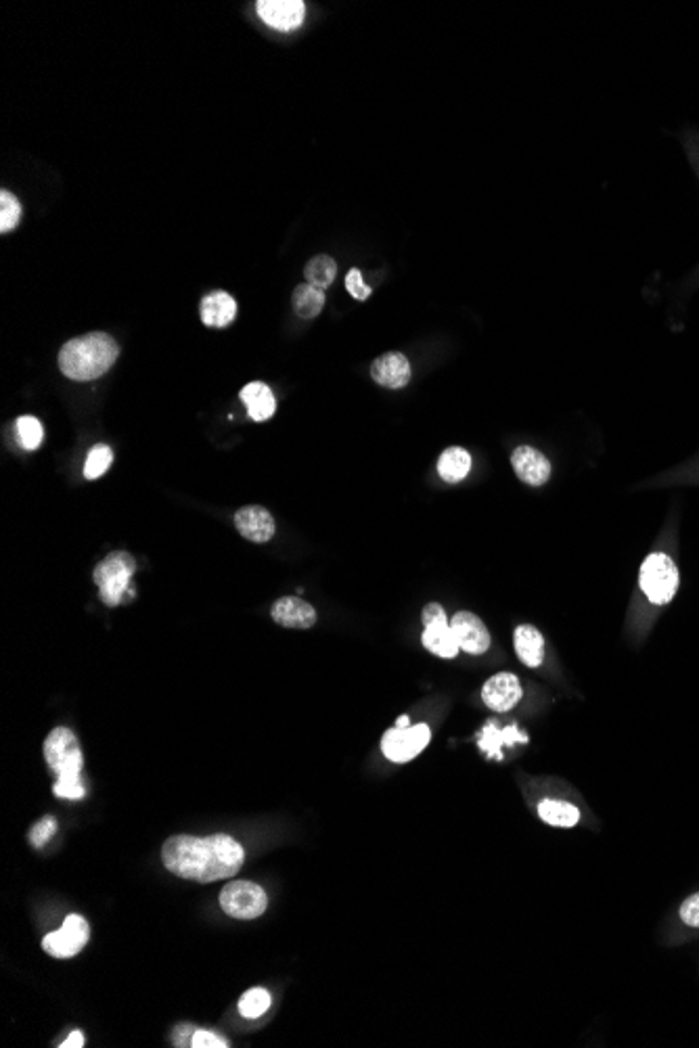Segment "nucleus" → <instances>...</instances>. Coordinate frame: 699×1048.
I'll use <instances>...</instances> for the list:
<instances>
[{"label":"nucleus","mask_w":699,"mask_h":1048,"mask_svg":"<svg viewBox=\"0 0 699 1048\" xmlns=\"http://www.w3.org/2000/svg\"><path fill=\"white\" fill-rule=\"evenodd\" d=\"M164 867L180 877L197 883H212L235 877L243 862L245 850L231 835H174L162 846Z\"/></svg>","instance_id":"nucleus-1"},{"label":"nucleus","mask_w":699,"mask_h":1048,"mask_svg":"<svg viewBox=\"0 0 699 1048\" xmlns=\"http://www.w3.org/2000/svg\"><path fill=\"white\" fill-rule=\"evenodd\" d=\"M118 341L101 331L74 337L59 352V369L72 381L103 377L118 360Z\"/></svg>","instance_id":"nucleus-2"},{"label":"nucleus","mask_w":699,"mask_h":1048,"mask_svg":"<svg viewBox=\"0 0 699 1048\" xmlns=\"http://www.w3.org/2000/svg\"><path fill=\"white\" fill-rule=\"evenodd\" d=\"M137 572V561L126 551L109 553L95 567V584L99 586V597L105 605L116 607L132 597V576Z\"/></svg>","instance_id":"nucleus-3"},{"label":"nucleus","mask_w":699,"mask_h":1048,"mask_svg":"<svg viewBox=\"0 0 699 1048\" xmlns=\"http://www.w3.org/2000/svg\"><path fill=\"white\" fill-rule=\"evenodd\" d=\"M679 569L666 553H651L639 572V586L653 605H666L679 590Z\"/></svg>","instance_id":"nucleus-4"},{"label":"nucleus","mask_w":699,"mask_h":1048,"mask_svg":"<svg viewBox=\"0 0 699 1048\" xmlns=\"http://www.w3.org/2000/svg\"><path fill=\"white\" fill-rule=\"evenodd\" d=\"M220 906L224 913L233 919L252 921L264 915L268 906V896L258 883L235 879L222 887Z\"/></svg>","instance_id":"nucleus-5"},{"label":"nucleus","mask_w":699,"mask_h":1048,"mask_svg":"<svg viewBox=\"0 0 699 1048\" xmlns=\"http://www.w3.org/2000/svg\"><path fill=\"white\" fill-rule=\"evenodd\" d=\"M44 760L57 777L67 774H80L84 766V756L78 737L65 726H57L55 731L44 741Z\"/></svg>","instance_id":"nucleus-6"},{"label":"nucleus","mask_w":699,"mask_h":1048,"mask_svg":"<svg viewBox=\"0 0 699 1048\" xmlns=\"http://www.w3.org/2000/svg\"><path fill=\"white\" fill-rule=\"evenodd\" d=\"M423 634H421V643L423 647L442 657V659H455L457 653L461 651L457 639H455V632L453 628H450L448 620H446V613L442 609L440 603H430L425 605L423 609Z\"/></svg>","instance_id":"nucleus-7"},{"label":"nucleus","mask_w":699,"mask_h":1048,"mask_svg":"<svg viewBox=\"0 0 699 1048\" xmlns=\"http://www.w3.org/2000/svg\"><path fill=\"white\" fill-rule=\"evenodd\" d=\"M432 739V731L427 724H415L404 728H390L381 739V751L390 762L404 764L417 758Z\"/></svg>","instance_id":"nucleus-8"},{"label":"nucleus","mask_w":699,"mask_h":1048,"mask_svg":"<svg viewBox=\"0 0 699 1048\" xmlns=\"http://www.w3.org/2000/svg\"><path fill=\"white\" fill-rule=\"evenodd\" d=\"M88 938L90 927L86 919L80 915H70L57 931L44 936L42 950L55 956V959H72V956H76L86 946Z\"/></svg>","instance_id":"nucleus-9"},{"label":"nucleus","mask_w":699,"mask_h":1048,"mask_svg":"<svg viewBox=\"0 0 699 1048\" xmlns=\"http://www.w3.org/2000/svg\"><path fill=\"white\" fill-rule=\"evenodd\" d=\"M522 682L511 672H499L486 680L482 687V699L492 712H509L522 701Z\"/></svg>","instance_id":"nucleus-10"},{"label":"nucleus","mask_w":699,"mask_h":1048,"mask_svg":"<svg viewBox=\"0 0 699 1048\" xmlns=\"http://www.w3.org/2000/svg\"><path fill=\"white\" fill-rule=\"evenodd\" d=\"M459 647L469 655H484L490 649V632L486 624L471 611H459L450 620Z\"/></svg>","instance_id":"nucleus-11"},{"label":"nucleus","mask_w":699,"mask_h":1048,"mask_svg":"<svg viewBox=\"0 0 699 1048\" xmlns=\"http://www.w3.org/2000/svg\"><path fill=\"white\" fill-rule=\"evenodd\" d=\"M256 11L266 26L279 32L298 30L306 17V5L302 0H260Z\"/></svg>","instance_id":"nucleus-12"},{"label":"nucleus","mask_w":699,"mask_h":1048,"mask_svg":"<svg viewBox=\"0 0 699 1048\" xmlns=\"http://www.w3.org/2000/svg\"><path fill=\"white\" fill-rule=\"evenodd\" d=\"M511 467L520 480L532 488H540L549 482L551 463L543 452L532 446H517L511 454Z\"/></svg>","instance_id":"nucleus-13"},{"label":"nucleus","mask_w":699,"mask_h":1048,"mask_svg":"<svg viewBox=\"0 0 699 1048\" xmlns=\"http://www.w3.org/2000/svg\"><path fill=\"white\" fill-rule=\"evenodd\" d=\"M371 377L377 385L388 387V390H402L404 385H409L413 369L407 356L400 352H388L373 360Z\"/></svg>","instance_id":"nucleus-14"},{"label":"nucleus","mask_w":699,"mask_h":1048,"mask_svg":"<svg viewBox=\"0 0 699 1048\" xmlns=\"http://www.w3.org/2000/svg\"><path fill=\"white\" fill-rule=\"evenodd\" d=\"M235 528L245 540L256 542V544L268 542L277 532L273 515H270L264 507H256V505L241 507L235 513Z\"/></svg>","instance_id":"nucleus-15"},{"label":"nucleus","mask_w":699,"mask_h":1048,"mask_svg":"<svg viewBox=\"0 0 699 1048\" xmlns=\"http://www.w3.org/2000/svg\"><path fill=\"white\" fill-rule=\"evenodd\" d=\"M270 615L283 628L308 630L317 624V609L300 597H281L270 609Z\"/></svg>","instance_id":"nucleus-16"},{"label":"nucleus","mask_w":699,"mask_h":1048,"mask_svg":"<svg viewBox=\"0 0 699 1048\" xmlns=\"http://www.w3.org/2000/svg\"><path fill=\"white\" fill-rule=\"evenodd\" d=\"M237 302L227 291H212L199 304L201 323L210 329L229 327L235 321Z\"/></svg>","instance_id":"nucleus-17"},{"label":"nucleus","mask_w":699,"mask_h":1048,"mask_svg":"<svg viewBox=\"0 0 699 1048\" xmlns=\"http://www.w3.org/2000/svg\"><path fill=\"white\" fill-rule=\"evenodd\" d=\"M513 645L520 662L526 668H538L545 662V639L534 626L522 624L513 632Z\"/></svg>","instance_id":"nucleus-18"},{"label":"nucleus","mask_w":699,"mask_h":1048,"mask_svg":"<svg viewBox=\"0 0 699 1048\" xmlns=\"http://www.w3.org/2000/svg\"><path fill=\"white\" fill-rule=\"evenodd\" d=\"M239 396L247 408V415H250L254 421L262 423L275 415L277 400L266 383H260V381L247 383Z\"/></svg>","instance_id":"nucleus-19"},{"label":"nucleus","mask_w":699,"mask_h":1048,"mask_svg":"<svg viewBox=\"0 0 699 1048\" xmlns=\"http://www.w3.org/2000/svg\"><path fill=\"white\" fill-rule=\"evenodd\" d=\"M471 469V454L461 446L446 448L438 459V473L444 482L459 484Z\"/></svg>","instance_id":"nucleus-20"},{"label":"nucleus","mask_w":699,"mask_h":1048,"mask_svg":"<svg viewBox=\"0 0 699 1048\" xmlns=\"http://www.w3.org/2000/svg\"><path fill=\"white\" fill-rule=\"evenodd\" d=\"M291 306H293V312H296L300 318H306V321H310V318H317L325 308V289H319L310 283H302L293 289Z\"/></svg>","instance_id":"nucleus-21"},{"label":"nucleus","mask_w":699,"mask_h":1048,"mask_svg":"<svg viewBox=\"0 0 699 1048\" xmlns=\"http://www.w3.org/2000/svg\"><path fill=\"white\" fill-rule=\"evenodd\" d=\"M536 810L547 825L557 829H572L580 820V810L574 804L563 800H543Z\"/></svg>","instance_id":"nucleus-22"},{"label":"nucleus","mask_w":699,"mask_h":1048,"mask_svg":"<svg viewBox=\"0 0 699 1048\" xmlns=\"http://www.w3.org/2000/svg\"><path fill=\"white\" fill-rule=\"evenodd\" d=\"M335 275H337V264L331 256H314L304 268L306 283L319 287V289H327L335 281Z\"/></svg>","instance_id":"nucleus-23"},{"label":"nucleus","mask_w":699,"mask_h":1048,"mask_svg":"<svg viewBox=\"0 0 699 1048\" xmlns=\"http://www.w3.org/2000/svg\"><path fill=\"white\" fill-rule=\"evenodd\" d=\"M268 1009H270V994L264 988H252L239 998V1013L245 1019H258Z\"/></svg>","instance_id":"nucleus-24"},{"label":"nucleus","mask_w":699,"mask_h":1048,"mask_svg":"<svg viewBox=\"0 0 699 1048\" xmlns=\"http://www.w3.org/2000/svg\"><path fill=\"white\" fill-rule=\"evenodd\" d=\"M114 463V452L109 446L99 444L88 452V459L84 465V477L86 480H99V477Z\"/></svg>","instance_id":"nucleus-25"},{"label":"nucleus","mask_w":699,"mask_h":1048,"mask_svg":"<svg viewBox=\"0 0 699 1048\" xmlns=\"http://www.w3.org/2000/svg\"><path fill=\"white\" fill-rule=\"evenodd\" d=\"M15 429H17L21 446H24L26 450H36L42 444L44 429L36 417H19L15 423Z\"/></svg>","instance_id":"nucleus-26"},{"label":"nucleus","mask_w":699,"mask_h":1048,"mask_svg":"<svg viewBox=\"0 0 699 1048\" xmlns=\"http://www.w3.org/2000/svg\"><path fill=\"white\" fill-rule=\"evenodd\" d=\"M21 220V203L11 191L0 193V233H9Z\"/></svg>","instance_id":"nucleus-27"},{"label":"nucleus","mask_w":699,"mask_h":1048,"mask_svg":"<svg viewBox=\"0 0 699 1048\" xmlns=\"http://www.w3.org/2000/svg\"><path fill=\"white\" fill-rule=\"evenodd\" d=\"M55 795L61 800H82L84 797V785L80 781V774H67V777H57V783L53 787Z\"/></svg>","instance_id":"nucleus-28"},{"label":"nucleus","mask_w":699,"mask_h":1048,"mask_svg":"<svg viewBox=\"0 0 699 1048\" xmlns=\"http://www.w3.org/2000/svg\"><path fill=\"white\" fill-rule=\"evenodd\" d=\"M346 289H348V293L352 295L354 300L365 302V300L371 298V287L365 283V279H363V275H360L358 268H352L346 275Z\"/></svg>","instance_id":"nucleus-29"},{"label":"nucleus","mask_w":699,"mask_h":1048,"mask_svg":"<svg viewBox=\"0 0 699 1048\" xmlns=\"http://www.w3.org/2000/svg\"><path fill=\"white\" fill-rule=\"evenodd\" d=\"M55 831H57L55 818H53V816H44V818L40 820V823H36V827L32 829V833H30V841H32V844H34L36 848H42V846L47 844V841L55 835Z\"/></svg>","instance_id":"nucleus-30"},{"label":"nucleus","mask_w":699,"mask_h":1048,"mask_svg":"<svg viewBox=\"0 0 699 1048\" xmlns=\"http://www.w3.org/2000/svg\"><path fill=\"white\" fill-rule=\"evenodd\" d=\"M191 1046L193 1048H227L229 1042L224 1040L222 1036L214 1034V1032H208V1030H195L193 1038H191Z\"/></svg>","instance_id":"nucleus-31"},{"label":"nucleus","mask_w":699,"mask_h":1048,"mask_svg":"<svg viewBox=\"0 0 699 1048\" xmlns=\"http://www.w3.org/2000/svg\"><path fill=\"white\" fill-rule=\"evenodd\" d=\"M681 919L689 927H699V894H693L683 902Z\"/></svg>","instance_id":"nucleus-32"},{"label":"nucleus","mask_w":699,"mask_h":1048,"mask_svg":"<svg viewBox=\"0 0 699 1048\" xmlns=\"http://www.w3.org/2000/svg\"><path fill=\"white\" fill-rule=\"evenodd\" d=\"M193 1034H195L193 1025H178V1030L174 1032V1044L176 1046H191Z\"/></svg>","instance_id":"nucleus-33"},{"label":"nucleus","mask_w":699,"mask_h":1048,"mask_svg":"<svg viewBox=\"0 0 699 1048\" xmlns=\"http://www.w3.org/2000/svg\"><path fill=\"white\" fill-rule=\"evenodd\" d=\"M59 1046H61V1048H82V1046H84V1034L76 1030V1032H72L70 1036H67V1038L63 1040V1044H59Z\"/></svg>","instance_id":"nucleus-34"},{"label":"nucleus","mask_w":699,"mask_h":1048,"mask_svg":"<svg viewBox=\"0 0 699 1048\" xmlns=\"http://www.w3.org/2000/svg\"><path fill=\"white\" fill-rule=\"evenodd\" d=\"M396 726H398V728H404V726H409V718H407V716H402V718H400V720L396 722Z\"/></svg>","instance_id":"nucleus-35"}]
</instances>
